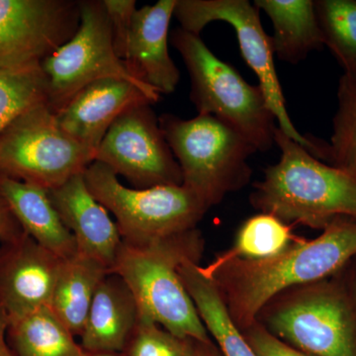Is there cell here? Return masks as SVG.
Wrapping results in <instances>:
<instances>
[{
  "instance_id": "cell-17",
  "label": "cell",
  "mask_w": 356,
  "mask_h": 356,
  "mask_svg": "<svg viewBox=\"0 0 356 356\" xmlns=\"http://www.w3.org/2000/svg\"><path fill=\"white\" fill-rule=\"evenodd\" d=\"M139 320V309L130 288L110 273L96 289L81 339L88 353H123Z\"/></svg>"
},
{
  "instance_id": "cell-31",
  "label": "cell",
  "mask_w": 356,
  "mask_h": 356,
  "mask_svg": "<svg viewBox=\"0 0 356 356\" xmlns=\"http://www.w3.org/2000/svg\"><path fill=\"white\" fill-rule=\"evenodd\" d=\"M8 321L3 312L0 310V356H15L9 348L6 339V329Z\"/></svg>"
},
{
  "instance_id": "cell-8",
  "label": "cell",
  "mask_w": 356,
  "mask_h": 356,
  "mask_svg": "<svg viewBox=\"0 0 356 356\" xmlns=\"http://www.w3.org/2000/svg\"><path fill=\"white\" fill-rule=\"evenodd\" d=\"M95 152L58 125L47 102L26 110L0 132V177L46 191L83 173Z\"/></svg>"
},
{
  "instance_id": "cell-34",
  "label": "cell",
  "mask_w": 356,
  "mask_h": 356,
  "mask_svg": "<svg viewBox=\"0 0 356 356\" xmlns=\"http://www.w3.org/2000/svg\"><path fill=\"white\" fill-rule=\"evenodd\" d=\"M353 304H355V310H356V283H355V299L353 300Z\"/></svg>"
},
{
  "instance_id": "cell-20",
  "label": "cell",
  "mask_w": 356,
  "mask_h": 356,
  "mask_svg": "<svg viewBox=\"0 0 356 356\" xmlns=\"http://www.w3.org/2000/svg\"><path fill=\"white\" fill-rule=\"evenodd\" d=\"M180 278L199 317L224 356H257L229 316L221 292L199 261L186 259L178 267Z\"/></svg>"
},
{
  "instance_id": "cell-11",
  "label": "cell",
  "mask_w": 356,
  "mask_h": 356,
  "mask_svg": "<svg viewBox=\"0 0 356 356\" xmlns=\"http://www.w3.org/2000/svg\"><path fill=\"white\" fill-rule=\"evenodd\" d=\"M95 161L125 177L133 188L184 182L180 166L149 103L131 107L118 117L103 138Z\"/></svg>"
},
{
  "instance_id": "cell-22",
  "label": "cell",
  "mask_w": 356,
  "mask_h": 356,
  "mask_svg": "<svg viewBox=\"0 0 356 356\" xmlns=\"http://www.w3.org/2000/svg\"><path fill=\"white\" fill-rule=\"evenodd\" d=\"M7 321V343L15 356L86 355L51 307Z\"/></svg>"
},
{
  "instance_id": "cell-32",
  "label": "cell",
  "mask_w": 356,
  "mask_h": 356,
  "mask_svg": "<svg viewBox=\"0 0 356 356\" xmlns=\"http://www.w3.org/2000/svg\"><path fill=\"white\" fill-rule=\"evenodd\" d=\"M206 344L207 343H197L195 356H209V353H207V350H205Z\"/></svg>"
},
{
  "instance_id": "cell-1",
  "label": "cell",
  "mask_w": 356,
  "mask_h": 356,
  "mask_svg": "<svg viewBox=\"0 0 356 356\" xmlns=\"http://www.w3.org/2000/svg\"><path fill=\"white\" fill-rule=\"evenodd\" d=\"M356 255V219L341 217L313 240L296 238L284 252L259 261L218 257L203 267L221 292L229 316L245 331L275 297L327 280Z\"/></svg>"
},
{
  "instance_id": "cell-28",
  "label": "cell",
  "mask_w": 356,
  "mask_h": 356,
  "mask_svg": "<svg viewBox=\"0 0 356 356\" xmlns=\"http://www.w3.org/2000/svg\"><path fill=\"white\" fill-rule=\"evenodd\" d=\"M110 25L117 56L125 62L127 58L129 39L135 15V0H103Z\"/></svg>"
},
{
  "instance_id": "cell-14",
  "label": "cell",
  "mask_w": 356,
  "mask_h": 356,
  "mask_svg": "<svg viewBox=\"0 0 356 356\" xmlns=\"http://www.w3.org/2000/svg\"><path fill=\"white\" fill-rule=\"evenodd\" d=\"M48 193L76 240L77 252L112 271L123 241L108 211L89 191L83 173L74 175Z\"/></svg>"
},
{
  "instance_id": "cell-30",
  "label": "cell",
  "mask_w": 356,
  "mask_h": 356,
  "mask_svg": "<svg viewBox=\"0 0 356 356\" xmlns=\"http://www.w3.org/2000/svg\"><path fill=\"white\" fill-rule=\"evenodd\" d=\"M23 232L19 222L13 216L6 200L0 194V243L13 240Z\"/></svg>"
},
{
  "instance_id": "cell-23",
  "label": "cell",
  "mask_w": 356,
  "mask_h": 356,
  "mask_svg": "<svg viewBox=\"0 0 356 356\" xmlns=\"http://www.w3.org/2000/svg\"><path fill=\"white\" fill-rule=\"evenodd\" d=\"M312 142V156L356 175V76L343 74L339 79L330 143Z\"/></svg>"
},
{
  "instance_id": "cell-24",
  "label": "cell",
  "mask_w": 356,
  "mask_h": 356,
  "mask_svg": "<svg viewBox=\"0 0 356 356\" xmlns=\"http://www.w3.org/2000/svg\"><path fill=\"white\" fill-rule=\"evenodd\" d=\"M315 11L325 46L344 74L356 76V0H317Z\"/></svg>"
},
{
  "instance_id": "cell-6",
  "label": "cell",
  "mask_w": 356,
  "mask_h": 356,
  "mask_svg": "<svg viewBox=\"0 0 356 356\" xmlns=\"http://www.w3.org/2000/svg\"><path fill=\"white\" fill-rule=\"evenodd\" d=\"M83 177L96 200L113 214L123 243L135 247L196 229L210 208L184 184L129 188L99 161L91 163Z\"/></svg>"
},
{
  "instance_id": "cell-4",
  "label": "cell",
  "mask_w": 356,
  "mask_h": 356,
  "mask_svg": "<svg viewBox=\"0 0 356 356\" xmlns=\"http://www.w3.org/2000/svg\"><path fill=\"white\" fill-rule=\"evenodd\" d=\"M159 122L181 170L182 184L209 207L248 184V159L257 149L228 124L211 115L184 120L165 113Z\"/></svg>"
},
{
  "instance_id": "cell-15",
  "label": "cell",
  "mask_w": 356,
  "mask_h": 356,
  "mask_svg": "<svg viewBox=\"0 0 356 356\" xmlns=\"http://www.w3.org/2000/svg\"><path fill=\"white\" fill-rule=\"evenodd\" d=\"M143 103L153 104L139 88L128 81L99 79L79 90L56 117L67 135L96 153L118 117Z\"/></svg>"
},
{
  "instance_id": "cell-12",
  "label": "cell",
  "mask_w": 356,
  "mask_h": 356,
  "mask_svg": "<svg viewBox=\"0 0 356 356\" xmlns=\"http://www.w3.org/2000/svg\"><path fill=\"white\" fill-rule=\"evenodd\" d=\"M79 24V1L0 0V70L41 65Z\"/></svg>"
},
{
  "instance_id": "cell-3",
  "label": "cell",
  "mask_w": 356,
  "mask_h": 356,
  "mask_svg": "<svg viewBox=\"0 0 356 356\" xmlns=\"http://www.w3.org/2000/svg\"><path fill=\"white\" fill-rule=\"evenodd\" d=\"M202 250L197 228L143 247L122 243L112 273L130 288L139 315L175 336L209 343V332L178 273L186 259L199 261Z\"/></svg>"
},
{
  "instance_id": "cell-21",
  "label": "cell",
  "mask_w": 356,
  "mask_h": 356,
  "mask_svg": "<svg viewBox=\"0 0 356 356\" xmlns=\"http://www.w3.org/2000/svg\"><path fill=\"white\" fill-rule=\"evenodd\" d=\"M111 273L100 262L76 252L62 264L51 309L74 337H81L96 289Z\"/></svg>"
},
{
  "instance_id": "cell-16",
  "label": "cell",
  "mask_w": 356,
  "mask_h": 356,
  "mask_svg": "<svg viewBox=\"0 0 356 356\" xmlns=\"http://www.w3.org/2000/svg\"><path fill=\"white\" fill-rule=\"evenodd\" d=\"M177 0H159L134 15L125 65L138 81L159 93L175 92L179 70L168 53V29Z\"/></svg>"
},
{
  "instance_id": "cell-26",
  "label": "cell",
  "mask_w": 356,
  "mask_h": 356,
  "mask_svg": "<svg viewBox=\"0 0 356 356\" xmlns=\"http://www.w3.org/2000/svg\"><path fill=\"white\" fill-rule=\"evenodd\" d=\"M47 102V79L41 65L0 70V132L15 117Z\"/></svg>"
},
{
  "instance_id": "cell-9",
  "label": "cell",
  "mask_w": 356,
  "mask_h": 356,
  "mask_svg": "<svg viewBox=\"0 0 356 356\" xmlns=\"http://www.w3.org/2000/svg\"><path fill=\"white\" fill-rule=\"evenodd\" d=\"M76 34L41 63L47 79V104L57 114L86 86L104 79H121L156 103L161 93L138 81L117 56L103 0H81Z\"/></svg>"
},
{
  "instance_id": "cell-5",
  "label": "cell",
  "mask_w": 356,
  "mask_h": 356,
  "mask_svg": "<svg viewBox=\"0 0 356 356\" xmlns=\"http://www.w3.org/2000/svg\"><path fill=\"white\" fill-rule=\"evenodd\" d=\"M172 43L184 58L198 115H211L238 131L257 149L275 144V116L259 86H252L209 50L199 35L178 28Z\"/></svg>"
},
{
  "instance_id": "cell-27",
  "label": "cell",
  "mask_w": 356,
  "mask_h": 356,
  "mask_svg": "<svg viewBox=\"0 0 356 356\" xmlns=\"http://www.w3.org/2000/svg\"><path fill=\"white\" fill-rule=\"evenodd\" d=\"M197 343L175 336L149 318L139 315L137 327L122 353L126 356H195Z\"/></svg>"
},
{
  "instance_id": "cell-18",
  "label": "cell",
  "mask_w": 356,
  "mask_h": 356,
  "mask_svg": "<svg viewBox=\"0 0 356 356\" xmlns=\"http://www.w3.org/2000/svg\"><path fill=\"white\" fill-rule=\"evenodd\" d=\"M0 194L21 228L35 242L64 261L76 254V240L60 219L48 191L0 177Z\"/></svg>"
},
{
  "instance_id": "cell-25",
  "label": "cell",
  "mask_w": 356,
  "mask_h": 356,
  "mask_svg": "<svg viewBox=\"0 0 356 356\" xmlns=\"http://www.w3.org/2000/svg\"><path fill=\"white\" fill-rule=\"evenodd\" d=\"M296 240L284 222L261 213L247 220L236 235L235 245L222 255L247 261L269 259L284 252Z\"/></svg>"
},
{
  "instance_id": "cell-10",
  "label": "cell",
  "mask_w": 356,
  "mask_h": 356,
  "mask_svg": "<svg viewBox=\"0 0 356 356\" xmlns=\"http://www.w3.org/2000/svg\"><path fill=\"white\" fill-rule=\"evenodd\" d=\"M259 11L248 0H177L173 16L181 29L195 35H200L206 25L214 21L231 25L243 58L259 79L278 128L311 154L313 143L298 132L288 114L274 65L273 40L262 27Z\"/></svg>"
},
{
  "instance_id": "cell-2",
  "label": "cell",
  "mask_w": 356,
  "mask_h": 356,
  "mask_svg": "<svg viewBox=\"0 0 356 356\" xmlns=\"http://www.w3.org/2000/svg\"><path fill=\"white\" fill-rule=\"evenodd\" d=\"M280 163L264 170L250 203L281 221L324 229L337 218L356 219V175L320 159L276 128Z\"/></svg>"
},
{
  "instance_id": "cell-29",
  "label": "cell",
  "mask_w": 356,
  "mask_h": 356,
  "mask_svg": "<svg viewBox=\"0 0 356 356\" xmlns=\"http://www.w3.org/2000/svg\"><path fill=\"white\" fill-rule=\"evenodd\" d=\"M243 336L257 356H311L273 336L259 321L248 327Z\"/></svg>"
},
{
  "instance_id": "cell-33",
  "label": "cell",
  "mask_w": 356,
  "mask_h": 356,
  "mask_svg": "<svg viewBox=\"0 0 356 356\" xmlns=\"http://www.w3.org/2000/svg\"><path fill=\"white\" fill-rule=\"evenodd\" d=\"M86 356H119L117 353H88Z\"/></svg>"
},
{
  "instance_id": "cell-7",
  "label": "cell",
  "mask_w": 356,
  "mask_h": 356,
  "mask_svg": "<svg viewBox=\"0 0 356 356\" xmlns=\"http://www.w3.org/2000/svg\"><path fill=\"white\" fill-rule=\"evenodd\" d=\"M264 310V327L292 348L311 356H356L355 304L337 283L295 288Z\"/></svg>"
},
{
  "instance_id": "cell-13",
  "label": "cell",
  "mask_w": 356,
  "mask_h": 356,
  "mask_svg": "<svg viewBox=\"0 0 356 356\" xmlns=\"http://www.w3.org/2000/svg\"><path fill=\"white\" fill-rule=\"evenodd\" d=\"M63 262L25 232L0 243V310L7 320L51 307Z\"/></svg>"
},
{
  "instance_id": "cell-19",
  "label": "cell",
  "mask_w": 356,
  "mask_h": 356,
  "mask_svg": "<svg viewBox=\"0 0 356 356\" xmlns=\"http://www.w3.org/2000/svg\"><path fill=\"white\" fill-rule=\"evenodd\" d=\"M254 6L273 21L274 55L290 64L305 60L324 46L322 31L312 0H255Z\"/></svg>"
}]
</instances>
